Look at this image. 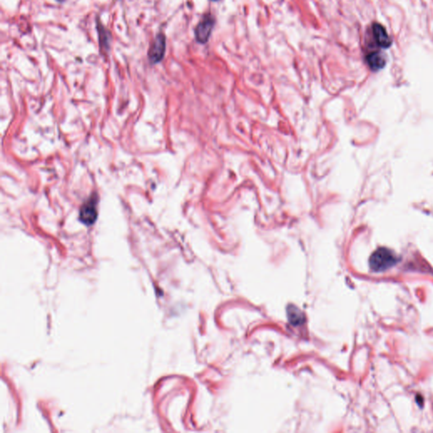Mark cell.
Returning a JSON list of instances; mask_svg holds the SVG:
<instances>
[{
    "instance_id": "6da1fadb",
    "label": "cell",
    "mask_w": 433,
    "mask_h": 433,
    "mask_svg": "<svg viewBox=\"0 0 433 433\" xmlns=\"http://www.w3.org/2000/svg\"><path fill=\"white\" fill-rule=\"evenodd\" d=\"M399 261L396 254L390 249L380 247L370 256V269L373 272H384L394 266Z\"/></svg>"
},
{
    "instance_id": "7a4b0ae2",
    "label": "cell",
    "mask_w": 433,
    "mask_h": 433,
    "mask_svg": "<svg viewBox=\"0 0 433 433\" xmlns=\"http://www.w3.org/2000/svg\"><path fill=\"white\" fill-rule=\"evenodd\" d=\"M166 50V37L165 34L159 33L155 37L153 42L149 47L148 58L151 63H159L165 57Z\"/></svg>"
},
{
    "instance_id": "3957f363",
    "label": "cell",
    "mask_w": 433,
    "mask_h": 433,
    "mask_svg": "<svg viewBox=\"0 0 433 433\" xmlns=\"http://www.w3.org/2000/svg\"><path fill=\"white\" fill-rule=\"evenodd\" d=\"M214 20L212 16L206 15L199 22L195 30V36L197 42L200 43H206L211 36L213 28Z\"/></svg>"
},
{
    "instance_id": "277c9868",
    "label": "cell",
    "mask_w": 433,
    "mask_h": 433,
    "mask_svg": "<svg viewBox=\"0 0 433 433\" xmlns=\"http://www.w3.org/2000/svg\"><path fill=\"white\" fill-rule=\"evenodd\" d=\"M81 220L84 224L92 225L97 219V207L94 200H90L81 206L80 212Z\"/></svg>"
},
{
    "instance_id": "5b68a950",
    "label": "cell",
    "mask_w": 433,
    "mask_h": 433,
    "mask_svg": "<svg viewBox=\"0 0 433 433\" xmlns=\"http://www.w3.org/2000/svg\"><path fill=\"white\" fill-rule=\"evenodd\" d=\"M372 32H373L374 39L380 47L383 48H388L391 46V39L387 32L386 29L384 28V26H382L381 24L374 23L372 25Z\"/></svg>"
},
{
    "instance_id": "8992f818",
    "label": "cell",
    "mask_w": 433,
    "mask_h": 433,
    "mask_svg": "<svg viewBox=\"0 0 433 433\" xmlns=\"http://www.w3.org/2000/svg\"><path fill=\"white\" fill-rule=\"evenodd\" d=\"M366 62L372 71H376L384 68L386 65V60L381 52H370L366 56Z\"/></svg>"
},
{
    "instance_id": "52a82bcc",
    "label": "cell",
    "mask_w": 433,
    "mask_h": 433,
    "mask_svg": "<svg viewBox=\"0 0 433 433\" xmlns=\"http://www.w3.org/2000/svg\"><path fill=\"white\" fill-rule=\"evenodd\" d=\"M97 30H98V36H99V44L101 49L107 51L110 48V35H107V31L104 28V26L99 24L97 21Z\"/></svg>"
},
{
    "instance_id": "ba28073f",
    "label": "cell",
    "mask_w": 433,
    "mask_h": 433,
    "mask_svg": "<svg viewBox=\"0 0 433 433\" xmlns=\"http://www.w3.org/2000/svg\"><path fill=\"white\" fill-rule=\"evenodd\" d=\"M289 316H290V321L295 325L302 322L301 321L303 319L302 313H300L297 308L293 307V311L289 308Z\"/></svg>"
},
{
    "instance_id": "9c48e42d",
    "label": "cell",
    "mask_w": 433,
    "mask_h": 433,
    "mask_svg": "<svg viewBox=\"0 0 433 433\" xmlns=\"http://www.w3.org/2000/svg\"><path fill=\"white\" fill-rule=\"evenodd\" d=\"M211 1H219V0H211Z\"/></svg>"
}]
</instances>
